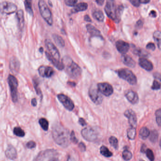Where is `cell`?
Masks as SVG:
<instances>
[{
  "mask_svg": "<svg viewBox=\"0 0 161 161\" xmlns=\"http://www.w3.org/2000/svg\"><path fill=\"white\" fill-rule=\"evenodd\" d=\"M58 98L67 110L72 111L74 108L75 105L73 102L67 95L62 94H59L58 95Z\"/></svg>",
  "mask_w": 161,
  "mask_h": 161,
  "instance_id": "cell-10",
  "label": "cell"
},
{
  "mask_svg": "<svg viewBox=\"0 0 161 161\" xmlns=\"http://www.w3.org/2000/svg\"><path fill=\"white\" fill-rule=\"evenodd\" d=\"M55 150H47L40 152L35 159L34 161H42L48 157L49 156L53 155L55 154Z\"/></svg>",
  "mask_w": 161,
  "mask_h": 161,
  "instance_id": "cell-20",
  "label": "cell"
},
{
  "mask_svg": "<svg viewBox=\"0 0 161 161\" xmlns=\"http://www.w3.org/2000/svg\"><path fill=\"white\" fill-rule=\"evenodd\" d=\"M16 17L17 19L19 28L20 30H22L24 28V22H25L24 12L23 10L20 9L19 11H18L17 14H16Z\"/></svg>",
  "mask_w": 161,
  "mask_h": 161,
  "instance_id": "cell-22",
  "label": "cell"
},
{
  "mask_svg": "<svg viewBox=\"0 0 161 161\" xmlns=\"http://www.w3.org/2000/svg\"><path fill=\"white\" fill-rule=\"evenodd\" d=\"M139 65L147 71H151L153 69L152 62L145 58H140L139 60Z\"/></svg>",
  "mask_w": 161,
  "mask_h": 161,
  "instance_id": "cell-16",
  "label": "cell"
},
{
  "mask_svg": "<svg viewBox=\"0 0 161 161\" xmlns=\"http://www.w3.org/2000/svg\"><path fill=\"white\" fill-rule=\"evenodd\" d=\"M137 26H139V28L140 26H142V22L141 20H139V21H137Z\"/></svg>",
  "mask_w": 161,
  "mask_h": 161,
  "instance_id": "cell-54",
  "label": "cell"
},
{
  "mask_svg": "<svg viewBox=\"0 0 161 161\" xmlns=\"http://www.w3.org/2000/svg\"><path fill=\"white\" fill-rule=\"evenodd\" d=\"M146 155L147 157L151 161H154L155 160V156L154 155L153 152L151 149H147L146 150Z\"/></svg>",
  "mask_w": 161,
  "mask_h": 161,
  "instance_id": "cell-39",
  "label": "cell"
},
{
  "mask_svg": "<svg viewBox=\"0 0 161 161\" xmlns=\"http://www.w3.org/2000/svg\"><path fill=\"white\" fill-rule=\"evenodd\" d=\"M38 7L42 17L49 25H52L53 24V14L46 2L43 0L40 1L38 3Z\"/></svg>",
  "mask_w": 161,
  "mask_h": 161,
  "instance_id": "cell-3",
  "label": "cell"
},
{
  "mask_svg": "<svg viewBox=\"0 0 161 161\" xmlns=\"http://www.w3.org/2000/svg\"><path fill=\"white\" fill-rule=\"evenodd\" d=\"M79 147L80 148V150L82 152H84L86 150V146H85L84 143H80L79 144Z\"/></svg>",
  "mask_w": 161,
  "mask_h": 161,
  "instance_id": "cell-47",
  "label": "cell"
},
{
  "mask_svg": "<svg viewBox=\"0 0 161 161\" xmlns=\"http://www.w3.org/2000/svg\"><path fill=\"white\" fill-rule=\"evenodd\" d=\"M24 3H25V9H26V12L31 16H33L34 12H33L32 7L31 1L26 0L24 2Z\"/></svg>",
  "mask_w": 161,
  "mask_h": 161,
  "instance_id": "cell-30",
  "label": "cell"
},
{
  "mask_svg": "<svg viewBox=\"0 0 161 161\" xmlns=\"http://www.w3.org/2000/svg\"><path fill=\"white\" fill-rule=\"evenodd\" d=\"M149 16L153 18H156L157 16V14L155 11H151L149 13Z\"/></svg>",
  "mask_w": 161,
  "mask_h": 161,
  "instance_id": "cell-49",
  "label": "cell"
},
{
  "mask_svg": "<svg viewBox=\"0 0 161 161\" xmlns=\"http://www.w3.org/2000/svg\"><path fill=\"white\" fill-rule=\"evenodd\" d=\"M123 157L126 161H129L132 158V154L130 151H129L127 149H125L123 151Z\"/></svg>",
  "mask_w": 161,
  "mask_h": 161,
  "instance_id": "cell-36",
  "label": "cell"
},
{
  "mask_svg": "<svg viewBox=\"0 0 161 161\" xmlns=\"http://www.w3.org/2000/svg\"><path fill=\"white\" fill-rule=\"evenodd\" d=\"M158 137V134L156 131H152L150 134V140L153 143H156Z\"/></svg>",
  "mask_w": 161,
  "mask_h": 161,
  "instance_id": "cell-37",
  "label": "cell"
},
{
  "mask_svg": "<svg viewBox=\"0 0 161 161\" xmlns=\"http://www.w3.org/2000/svg\"><path fill=\"white\" fill-rule=\"evenodd\" d=\"M109 143L110 145L115 149H117L118 148V141L117 139L115 137L112 136L109 138Z\"/></svg>",
  "mask_w": 161,
  "mask_h": 161,
  "instance_id": "cell-35",
  "label": "cell"
},
{
  "mask_svg": "<svg viewBox=\"0 0 161 161\" xmlns=\"http://www.w3.org/2000/svg\"><path fill=\"white\" fill-rule=\"evenodd\" d=\"M26 147L30 149L34 148L36 147V143L33 141H30L26 144Z\"/></svg>",
  "mask_w": 161,
  "mask_h": 161,
  "instance_id": "cell-43",
  "label": "cell"
},
{
  "mask_svg": "<svg viewBox=\"0 0 161 161\" xmlns=\"http://www.w3.org/2000/svg\"><path fill=\"white\" fill-rule=\"evenodd\" d=\"M160 146H161V140H160Z\"/></svg>",
  "mask_w": 161,
  "mask_h": 161,
  "instance_id": "cell-60",
  "label": "cell"
},
{
  "mask_svg": "<svg viewBox=\"0 0 161 161\" xmlns=\"http://www.w3.org/2000/svg\"><path fill=\"white\" fill-rule=\"evenodd\" d=\"M123 10V6L117 5L114 1H107L105 7V12L107 16L117 22L120 20Z\"/></svg>",
  "mask_w": 161,
  "mask_h": 161,
  "instance_id": "cell-2",
  "label": "cell"
},
{
  "mask_svg": "<svg viewBox=\"0 0 161 161\" xmlns=\"http://www.w3.org/2000/svg\"><path fill=\"white\" fill-rule=\"evenodd\" d=\"M39 124L42 129L45 131H47L49 128V122L48 120L45 118H41L39 121Z\"/></svg>",
  "mask_w": 161,
  "mask_h": 161,
  "instance_id": "cell-31",
  "label": "cell"
},
{
  "mask_svg": "<svg viewBox=\"0 0 161 161\" xmlns=\"http://www.w3.org/2000/svg\"><path fill=\"white\" fill-rule=\"evenodd\" d=\"M97 3L100 5H102L104 3V1L103 0H99V1H96Z\"/></svg>",
  "mask_w": 161,
  "mask_h": 161,
  "instance_id": "cell-53",
  "label": "cell"
},
{
  "mask_svg": "<svg viewBox=\"0 0 161 161\" xmlns=\"http://www.w3.org/2000/svg\"><path fill=\"white\" fill-rule=\"evenodd\" d=\"M89 95L90 99L94 103L96 104H100L103 101V96L102 94L98 90V87L92 86L89 91Z\"/></svg>",
  "mask_w": 161,
  "mask_h": 161,
  "instance_id": "cell-8",
  "label": "cell"
},
{
  "mask_svg": "<svg viewBox=\"0 0 161 161\" xmlns=\"http://www.w3.org/2000/svg\"><path fill=\"white\" fill-rule=\"evenodd\" d=\"M32 105L33 106H36L37 105V101L36 98H33L31 101Z\"/></svg>",
  "mask_w": 161,
  "mask_h": 161,
  "instance_id": "cell-51",
  "label": "cell"
},
{
  "mask_svg": "<svg viewBox=\"0 0 161 161\" xmlns=\"http://www.w3.org/2000/svg\"><path fill=\"white\" fill-rule=\"evenodd\" d=\"M154 77H155V78L161 81V74H160V73H155V74L154 75Z\"/></svg>",
  "mask_w": 161,
  "mask_h": 161,
  "instance_id": "cell-50",
  "label": "cell"
},
{
  "mask_svg": "<svg viewBox=\"0 0 161 161\" xmlns=\"http://www.w3.org/2000/svg\"><path fill=\"white\" fill-rule=\"evenodd\" d=\"M34 87L37 94H38V95H42V92H41V90L39 88L38 83H37L36 81H34Z\"/></svg>",
  "mask_w": 161,
  "mask_h": 161,
  "instance_id": "cell-44",
  "label": "cell"
},
{
  "mask_svg": "<svg viewBox=\"0 0 161 161\" xmlns=\"http://www.w3.org/2000/svg\"><path fill=\"white\" fill-rule=\"evenodd\" d=\"M68 84H69L70 85H72V86H75V83H74V82H68Z\"/></svg>",
  "mask_w": 161,
  "mask_h": 161,
  "instance_id": "cell-57",
  "label": "cell"
},
{
  "mask_svg": "<svg viewBox=\"0 0 161 161\" xmlns=\"http://www.w3.org/2000/svg\"><path fill=\"white\" fill-rule=\"evenodd\" d=\"M46 56L47 57L49 60H50V62H51V63L59 70H62L65 68V65L63 64L62 62H60V61H58L57 60L54 59L53 57L50 55L49 53L46 52Z\"/></svg>",
  "mask_w": 161,
  "mask_h": 161,
  "instance_id": "cell-18",
  "label": "cell"
},
{
  "mask_svg": "<svg viewBox=\"0 0 161 161\" xmlns=\"http://www.w3.org/2000/svg\"><path fill=\"white\" fill-rule=\"evenodd\" d=\"M156 122L159 126L161 127V109L156 111Z\"/></svg>",
  "mask_w": 161,
  "mask_h": 161,
  "instance_id": "cell-38",
  "label": "cell"
},
{
  "mask_svg": "<svg viewBox=\"0 0 161 161\" xmlns=\"http://www.w3.org/2000/svg\"><path fill=\"white\" fill-rule=\"evenodd\" d=\"M116 47L118 52L122 54H125L128 52L130 49V45L128 43L120 40L116 43Z\"/></svg>",
  "mask_w": 161,
  "mask_h": 161,
  "instance_id": "cell-15",
  "label": "cell"
},
{
  "mask_svg": "<svg viewBox=\"0 0 161 161\" xmlns=\"http://www.w3.org/2000/svg\"><path fill=\"white\" fill-rule=\"evenodd\" d=\"M127 100L132 104H136L139 101V97L137 93L132 90L127 92L125 94Z\"/></svg>",
  "mask_w": 161,
  "mask_h": 161,
  "instance_id": "cell-17",
  "label": "cell"
},
{
  "mask_svg": "<svg viewBox=\"0 0 161 161\" xmlns=\"http://www.w3.org/2000/svg\"><path fill=\"white\" fill-rule=\"evenodd\" d=\"M8 82L11 90V97L12 101L16 103L18 101V82L16 77L9 75L8 78Z\"/></svg>",
  "mask_w": 161,
  "mask_h": 161,
  "instance_id": "cell-5",
  "label": "cell"
},
{
  "mask_svg": "<svg viewBox=\"0 0 161 161\" xmlns=\"http://www.w3.org/2000/svg\"><path fill=\"white\" fill-rule=\"evenodd\" d=\"M146 48L148 49L154 51L155 49H156V46H155V44L153 43H149L148 44L147 46H146Z\"/></svg>",
  "mask_w": 161,
  "mask_h": 161,
  "instance_id": "cell-45",
  "label": "cell"
},
{
  "mask_svg": "<svg viewBox=\"0 0 161 161\" xmlns=\"http://www.w3.org/2000/svg\"><path fill=\"white\" fill-rule=\"evenodd\" d=\"M86 28L88 32L93 36H100V32L95 27L92 25L91 24H88L86 25Z\"/></svg>",
  "mask_w": 161,
  "mask_h": 161,
  "instance_id": "cell-24",
  "label": "cell"
},
{
  "mask_svg": "<svg viewBox=\"0 0 161 161\" xmlns=\"http://www.w3.org/2000/svg\"><path fill=\"white\" fill-rule=\"evenodd\" d=\"M45 45L48 50L49 52L50 53V55L53 57V58L59 61L60 57V53L57 48L54 45L53 43L47 40L45 41Z\"/></svg>",
  "mask_w": 161,
  "mask_h": 161,
  "instance_id": "cell-12",
  "label": "cell"
},
{
  "mask_svg": "<svg viewBox=\"0 0 161 161\" xmlns=\"http://www.w3.org/2000/svg\"><path fill=\"white\" fill-rule=\"evenodd\" d=\"M161 84L159 82L156 80L154 81L153 84L152 86V89L153 90H158L159 89H161Z\"/></svg>",
  "mask_w": 161,
  "mask_h": 161,
  "instance_id": "cell-40",
  "label": "cell"
},
{
  "mask_svg": "<svg viewBox=\"0 0 161 161\" xmlns=\"http://www.w3.org/2000/svg\"><path fill=\"white\" fill-rule=\"evenodd\" d=\"M100 152L101 155L104 156L105 157H110L113 156V153L104 145H102V147H100Z\"/></svg>",
  "mask_w": 161,
  "mask_h": 161,
  "instance_id": "cell-28",
  "label": "cell"
},
{
  "mask_svg": "<svg viewBox=\"0 0 161 161\" xmlns=\"http://www.w3.org/2000/svg\"><path fill=\"white\" fill-rule=\"evenodd\" d=\"M14 134L16 136L20 137H23L25 135V133L22 129H21L20 127H15L13 131Z\"/></svg>",
  "mask_w": 161,
  "mask_h": 161,
  "instance_id": "cell-34",
  "label": "cell"
},
{
  "mask_svg": "<svg viewBox=\"0 0 161 161\" xmlns=\"http://www.w3.org/2000/svg\"><path fill=\"white\" fill-rule=\"evenodd\" d=\"M65 3L68 6H75L76 3H77V1L76 0H66Z\"/></svg>",
  "mask_w": 161,
  "mask_h": 161,
  "instance_id": "cell-41",
  "label": "cell"
},
{
  "mask_svg": "<svg viewBox=\"0 0 161 161\" xmlns=\"http://www.w3.org/2000/svg\"><path fill=\"white\" fill-rule=\"evenodd\" d=\"M140 3H148L150 2V1L148 0H140Z\"/></svg>",
  "mask_w": 161,
  "mask_h": 161,
  "instance_id": "cell-55",
  "label": "cell"
},
{
  "mask_svg": "<svg viewBox=\"0 0 161 161\" xmlns=\"http://www.w3.org/2000/svg\"><path fill=\"white\" fill-rule=\"evenodd\" d=\"M40 75L44 78H50L54 74V71L53 68L48 66H41L38 69Z\"/></svg>",
  "mask_w": 161,
  "mask_h": 161,
  "instance_id": "cell-13",
  "label": "cell"
},
{
  "mask_svg": "<svg viewBox=\"0 0 161 161\" xmlns=\"http://www.w3.org/2000/svg\"><path fill=\"white\" fill-rule=\"evenodd\" d=\"M5 155L7 158L11 160H14L17 157V151L11 145H8L6 151Z\"/></svg>",
  "mask_w": 161,
  "mask_h": 161,
  "instance_id": "cell-19",
  "label": "cell"
},
{
  "mask_svg": "<svg viewBox=\"0 0 161 161\" xmlns=\"http://www.w3.org/2000/svg\"><path fill=\"white\" fill-rule=\"evenodd\" d=\"M150 132L149 129L146 127H143L140 129L139 131V136L142 139H146L149 137Z\"/></svg>",
  "mask_w": 161,
  "mask_h": 161,
  "instance_id": "cell-29",
  "label": "cell"
},
{
  "mask_svg": "<svg viewBox=\"0 0 161 161\" xmlns=\"http://www.w3.org/2000/svg\"><path fill=\"white\" fill-rule=\"evenodd\" d=\"M84 20H85V21H87V22H90V21H92L91 19H90L89 16L88 15H85V17H84Z\"/></svg>",
  "mask_w": 161,
  "mask_h": 161,
  "instance_id": "cell-52",
  "label": "cell"
},
{
  "mask_svg": "<svg viewBox=\"0 0 161 161\" xmlns=\"http://www.w3.org/2000/svg\"><path fill=\"white\" fill-rule=\"evenodd\" d=\"M49 161H58V159L56 158H54H54H51Z\"/></svg>",
  "mask_w": 161,
  "mask_h": 161,
  "instance_id": "cell-58",
  "label": "cell"
},
{
  "mask_svg": "<svg viewBox=\"0 0 161 161\" xmlns=\"http://www.w3.org/2000/svg\"><path fill=\"white\" fill-rule=\"evenodd\" d=\"M153 37L157 46L161 50V32L159 31H156L154 33Z\"/></svg>",
  "mask_w": 161,
  "mask_h": 161,
  "instance_id": "cell-26",
  "label": "cell"
},
{
  "mask_svg": "<svg viewBox=\"0 0 161 161\" xmlns=\"http://www.w3.org/2000/svg\"><path fill=\"white\" fill-rule=\"evenodd\" d=\"M120 78L127 81L130 84L135 85L137 82L136 76L131 70L128 69H121L117 71Z\"/></svg>",
  "mask_w": 161,
  "mask_h": 161,
  "instance_id": "cell-4",
  "label": "cell"
},
{
  "mask_svg": "<svg viewBox=\"0 0 161 161\" xmlns=\"http://www.w3.org/2000/svg\"><path fill=\"white\" fill-rule=\"evenodd\" d=\"M79 123H80L82 126H85L87 125L86 122H85V120H84L83 118H82L79 119Z\"/></svg>",
  "mask_w": 161,
  "mask_h": 161,
  "instance_id": "cell-48",
  "label": "cell"
},
{
  "mask_svg": "<svg viewBox=\"0 0 161 161\" xmlns=\"http://www.w3.org/2000/svg\"><path fill=\"white\" fill-rule=\"evenodd\" d=\"M66 71L68 75L73 78H79L82 73V69L80 66L73 61L67 65Z\"/></svg>",
  "mask_w": 161,
  "mask_h": 161,
  "instance_id": "cell-6",
  "label": "cell"
},
{
  "mask_svg": "<svg viewBox=\"0 0 161 161\" xmlns=\"http://www.w3.org/2000/svg\"><path fill=\"white\" fill-rule=\"evenodd\" d=\"M122 60L123 64L129 67L134 68L136 65V62L134 60L128 55H123L122 56Z\"/></svg>",
  "mask_w": 161,
  "mask_h": 161,
  "instance_id": "cell-21",
  "label": "cell"
},
{
  "mask_svg": "<svg viewBox=\"0 0 161 161\" xmlns=\"http://www.w3.org/2000/svg\"><path fill=\"white\" fill-rule=\"evenodd\" d=\"M54 140L59 145L66 147L69 144V132L68 129L60 125H57L53 129Z\"/></svg>",
  "mask_w": 161,
  "mask_h": 161,
  "instance_id": "cell-1",
  "label": "cell"
},
{
  "mask_svg": "<svg viewBox=\"0 0 161 161\" xmlns=\"http://www.w3.org/2000/svg\"><path fill=\"white\" fill-rule=\"evenodd\" d=\"M130 2L135 7H139L140 5V0H131L130 1Z\"/></svg>",
  "mask_w": 161,
  "mask_h": 161,
  "instance_id": "cell-46",
  "label": "cell"
},
{
  "mask_svg": "<svg viewBox=\"0 0 161 161\" xmlns=\"http://www.w3.org/2000/svg\"><path fill=\"white\" fill-rule=\"evenodd\" d=\"M125 115L128 119L129 122L131 126L135 128L137 125V120L135 112L132 110H127L125 112Z\"/></svg>",
  "mask_w": 161,
  "mask_h": 161,
  "instance_id": "cell-14",
  "label": "cell"
},
{
  "mask_svg": "<svg viewBox=\"0 0 161 161\" xmlns=\"http://www.w3.org/2000/svg\"><path fill=\"white\" fill-rule=\"evenodd\" d=\"M17 6L16 4L9 1L0 3V12L4 14L9 15L16 12Z\"/></svg>",
  "mask_w": 161,
  "mask_h": 161,
  "instance_id": "cell-7",
  "label": "cell"
},
{
  "mask_svg": "<svg viewBox=\"0 0 161 161\" xmlns=\"http://www.w3.org/2000/svg\"><path fill=\"white\" fill-rule=\"evenodd\" d=\"M81 133L84 139L88 141H95L98 139L97 132L94 129L90 127H87L84 129L82 131Z\"/></svg>",
  "mask_w": 161,
  "mask_h": 161,
  "instance_id": "cell-9",
  "label": "cell"
},
{
  "mask_svg": "<svg viewBox=\"0 0 161 161\" xmlns=\"http://www.w3.org/2000/svg\"><path fill=\"white\" fill-rule=\"evenodd\" d=\"M67 161H75V160L73 157H71V156H69Z\"/></svg>",
  "mask_w": 161,
  "mask_h": 161,
  "instance_id": "cell-56",
  "label": "cell"
},
{
  "mask_svg": "<svg viewBox=\"0 0 161 161\" xmlns=\"http://www.w3.org/2000/svg\"><path fill=\"white\" fill-rule=\"evenodd\" d=\"M53 38L55 41V43L57 45L60 47H64L65 46V43L64 40L60 36L57 34H54L53 35Z\"/></svg>",
  "mask_w": 161,
  "mask_h": 161,
  "instance_id": "cell-27",
  "label": "cell"
},
{
  "mask_svg": "<svg viewBox=\"0 0 161 161\" xmlns=\"http://www.w3.org/2000/svg\"><path fill=\"white\" fill-rule=\"evenodd\" d=\"M88 4L86 3H80L76 4L72 10L73 13L80 12L85 11L88 8Z\"/></svg>",
  "mask_w": 161,
  "mask_h": 161,
  "instance_id": "cell-23",
  "label": "cell"
},
{
  "mask_svg": "<svg viewBox=\"0 0 161 161\" xmlns=\"http://www.w3.org/2000/svg\"><path fill=\"white\" fill-rule=\"evenodd\" d=\"M70 139L72 142L74 143L75 144H76L78 142L77 139H76L75 136V132L73 131H72L71 135L70 136Z\"/></svg>",
  "mask_w": 161,
  "mask_h": 161,
  "instance_id": "cell-42",
  "label": "cell"
},
{
  "mask_svg": "<svg viewBox=\"0 0 161 161\" xmlns=\"http://www.w3.org/2000/svg\"><path fill=\"white\" fill-rule=\"evenodd\" d=\"M39 51L40 52H41V53H42L43 51V48L41 47L39 49Z\"/></svg>",
  "mask_w": 161,
  "mask_h": 161,
  "instance_id": "cell-59",
  "label": "cell"
},
{
  "mask_svg": "<svg viewBox=\"0 0 161 161\" xmlns=\"http://www.w3.org/2000/svg\"><path fill=\"white\" fill-rule=\"evenodd\" d=\"M143 161V160H140V161Z\"/></svg>",
  "mask_w": 161,
  "mask_h": 161,
  "instance_id": "cell-61",
  "label": "cell"
},
{
  "mask_svg": "<svg viewBox=\"0 0 161 161\" xmlns=\"http://www.w3.org/2000/svg\"><path fill=\"white\" fill-rule=\"evenodd\" d=\"M97 87L100 92L106 97L111 95L114 92L112 86L107 83H98L97 85Z\"/></svg>",
  "mask_w": 161,
  "mask_h": 161,
  "instance_id": "cell-11",
  "label": "cell"
},
{
  "mask_svg": "<svg viewBox=\"0 0 161 161\" xmlns=\"http://www.w3.org/2000/svg\"><path fill=\"white\" fill-rule=\"evenodd\" d=\"M133 53L134 54H136L139 56H143L145 57L148 55V53L146 52L143 49H139V48H136L133 50Z\"/></svg>",
  "mask_w": 161,
  "mask_h": 161,
  "instance_id": "cell-33",
  "label": "cell"
},
{
  "mask_svg": "<svg viewBox=\"0 0 161 161\" xmlns=\"http://www.w3.org/2000/svg\"><path fill=\"white\" fill-rule=\"evenodd\" d=\"M136 135V131L135 128L131 127L127 131V136L130 139H134Z\"/></svg>",
  "mask_w": 161,
  "mask_h": 161,
  "instance_id": "cell-32",
  "label": "cell"
},
{
  "mask_svg": "<svg viewBox=\"0 0 161 161\" xmlns=\"http://www.w3.org/2000/svg\"><path fill=\"white\" fill-rule=\"evenodd\" d=\"M92 15L95 19L98 20V21H100V22L103 21L104 18H105L104 13H103L102 11L98 10V9L92 13Z\"/></svg>",
  "mask_w": 161,
  "mask_h": 161,
  "instance_id": "cell-25",
  "label": "cell"
}]
</instances>
